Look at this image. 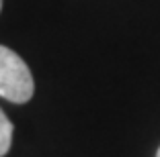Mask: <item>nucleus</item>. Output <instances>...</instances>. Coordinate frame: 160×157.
I'll use <instances>...</instances> for the list:
<instances>
[{
  "mask_svg": "<svg viewBox=\"0 0 160 157\" xmlns=\"http://www.w3.org/2000/svg\"><path fill=\"white\" fill-rule=\"evenodd\" d=\"M35 84L29 65L19 53L0 45V96L8 102L23 104L33 98Z\"/></svg>",
  "mask_w": 160,
  "mask_h": 157,
  "instance_id": "1",
  "label": "nucleus"
},
{
  "mask_svg": "<svg viewBox=\"0 0 160 157\" xmlns=\"http://www.w3.org/2000/svg\"><path fill=\"white\" fill-rule=\"evenodd\" d=\"M10 143H12V122L0 108V157H4L8 153Z\"/></svg>",
  "mask_w": 160,
  "mask_h": 157,
  "instance_id": "2",
  "label": "nucleus"
},
{
  "mask_svg": "<svg viewBox=\"0 0 160 157\" xmlns=\"http://www.w3.org/2000/svg\"><path fill=\"white\" fill-rule=\"evenodd\" d=\"M156 157H160V149H158V153H156Z\"/></svg>",
  "mask_w": 160,
  "mask_h": 157,
  "instance_id": "3",
  "label": "nucleus"
},
{
  "mask_svg": "<svg viewBox=\"0 0 160 157\" xmlns=\"http://www.w3.org/2000/svg\"><path fill=\"white\" fill-rule=\"evenodd\" d=\"M0 10H2V0H0Z\"/></svg>",
  "mask_w": 160,
  "mask_h": 157,
  "instance_id": "4",
  "label": "nucleus"
}]
</instances>
